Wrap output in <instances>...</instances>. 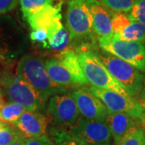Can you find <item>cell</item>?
I'll list each match as a JSON object with an SVG mask.
<instances>
[{"mask_svg": "<svg viewBox=\"0 0 145 145\" xmlns=\"http://www.w3.org/2000/svg\"><path fill=\"white\" fill-rule=\"evenodd\" d=\"M89 89L103 103L108 113H126L136 121L145 123V109L133 97L93 86Z\"/></svg>", "mask_w": 145, "mask_h": 145, "instance_id": "52a82bcc", "label": "cell"}, {"mask_svg": "<svg viewBox=\"0 0 145 145\" xmlns=\"http://www.w3.org/2000/svg\"><path fill=\"white\" fill-rule=\"evenodd\" d=\"M103 4L115 13L129 12L135 0H99Z\"/></svg>", "mask_w": 145, "mask_h": 145, "instance_id": "7402d4cb", "label": "cell"}, {"mask_svg": "<svg viewBox=\"0 0 145 145\" xmlns=\"http://www.w3.org/2000/svg\"><path fill=\"white\" fill-rule=\"evenodd\" d=\"M69 41V33L66 27L63 26L48 40V44L53 50L61 52L66 48Z\"/></svg>", "mask_w": 145, "mask_h": 145, "instance_id": "ffe728a7", "label": "cell"}, {"mask_svg": "<svg viewBox=\"0 0 145 145\" xmlns=\"http://www.w3.org/2000/svg\"><path fill=\"white\" fill-rule=\"evenodd\" d=\"M131 22L128 15L125 13H114L112 19L113 35H119Z\"/></svg>", "mask_w": 145, "mask_h": 145, "instance_id": "d4e9b609", "label": "cell"}, {"mask_svg": "<svg viewBox=\"0 0 145 145\" xmlns=\"http://www.w3.org/2000/svg\"><path fill=\"white\" fill-rule=\"evenodd\" d=\"M18 0H0V14L7 13L17 5Z\"/></svg>", "mask_w": 145, "mask_h": 145, "instance_id": "83f0119b", "label": "cell"}, {"mask_svg": "<svg viewBox=\"0 0 145 145\" xmlns=\"http://www.w3.org/2000/svg\"><path fill=\"white\" fill-rule=\"evenodd\" d=\"M48 114L57 127L72 131L82 119L78 106L71 94L52 96L48 105Z\"/></svg>", "mask_w": 145, "mask_h": 145, "instance_id": "8992f818", "label": "cell"}, {"mask_svg": "<svg viewBox=\"0 0 145 145\" xmlns=\"http://www.w3.org/2000/svg\"><path fill=\"white\" fill-rule=\"evenodd\" d=\"M19 136H22L16 127L7 123L0 127V145H9Z\"/></svg>", "mask_w": 145, "mask_h": 145, "instance_id": "603a6c76", "label": "cell"}, {"mask_svg": "<svg viewBox=\"0 0 145 145\" xmlns=\"http://www.w3.org/2000/svg\"><path fill=\"white\" fill-rule=\"evenodd\" d=\"M25 145H54V144L48 135H44L36 138L26 139Z\"/></svg>", "mask_w": 145, "mask_h": 145, "instance_id": "4316f807", "label": "cell"}, {"mask_svg": "<svg viewBox=\"0 0 145 145\" xmlns=\"http://www.w3.org/2000/svg\"><path fill=\"white\" fill-rule=\"evenodd\" d=\"M100 48L145 72V42L129 41L113 35L99 38Z\"/></svg>", "mask_w": 145, "mask_h": 145, "instance_id": "5b68a950", "label": "cell"}, {"mask_svg": "<svg viewBox=\"0 0 145 145\" xmlns=\"http://www.w3.org/2000/svg\"><path fill=\"white\" fill-rule=\"evenodd\" d=\"M116 36L124 40L145 42V25L132 21Z\"/></svg>", "mask_w": 145, "mask_h": 145, "instance_id": "ac0fdd59", "label": "cell"}, {"mask_svg": "<svg viewBox=\"0 0 145 145\" xmlns=\"http://www.w3.org/2000/svg\"><path fill=\"white\" fill-rule=\"evenodd\" d=\"M78 60L83 73L89 84L93 87L114 90L129 96L125 89L114 79L96 52L82 49L78 52Z\"/></svg>", "mask_w": 145, "mask_h": 145, "instance_id": "3957f363", "label": "cell"}, {"mask_svg": "<svg viewBox=\"0 0 145 145\" xmlns=\"http://www.w3.org/2000/svg\"><path fill=\"white\" fill-rule=\"evenodd\" d=\"M26 110L16 103L4 104L0 108V120L6 123H14Z\"/></svg>", "mask_w": 145, "mask_h": 145, "instance_id": "d6986e66", "label": "cell"}, {"mask_svg": "<svg viewBox=\"0 0 145 145\" xmlns=\"http://www.w3.org/2000/svg\"><path fill=\"white\" fill-rule=\"evenodd\" d=\"M0 85L12 103L20 104L27 111H40L44 108L46 101L17 75L3 72L0 77Z\"/></svg>", "mask_w": 145, "mask_h": 145, "instance_id": "277c9868", "label": "cell"}, {"mask_svg": "<svg viewBox=\"0 0 145 145\" xmlns=\"http://www.w3.org/2000/svg\"><path fill=\"white\" fill-rule=\"evenodd\" d=\"M106 122L115 144L137 128L136 120L126 113H108Z\"/></svg>", "mask_w": 145, "mask_h": 145, "instance_id": "5bb4252c", "label": "cell"}, {"mask_svg": "<svg viewBox=\"0 0 145 145\" xmlns=\"http://www.w3.org/2000/svg\"><path fill=\"white\" fill-rule=\"evenodd\" d=\"M30 38L31 40L38 43H45L48 40V34L44 30H34L31 31Z\"/></svg>", "mask_w": 145, "mask_h": 145, "instance_id": "f1b7e54d", "label": "cell"}, {"mask_svg": "<svg viewBox=\"0 0 145 145\" xmlns=\"http://www.w3.org/2000/svg\"><path fill=\"white\" fill-rule=\"evenodd\" d=\"M4 105V102H3V97H0V108Z\"/></svg>", "mask_w": 145, "mask_h": 145, "instance_id": "1f68e13d", "label": "cell"}, {"mask_svg": "<svg viewBox=\"0 0 145 145\" xmlns=\"http://www.w3.org/2000/svg\"><path fill=\"white\" fill-rule=\"evenodd\" d=\"M145 138V131L143 128H136L127 137L116 145H143Z\"/></svg>", "mask_w": 145, "mask_h": 145, "instance_id": "484cf974", "label": "cell"}, {"mask_svg": "<svg viewBox=\"0 0 145 145\" xmlns=\"http://www.w3.org/2000/svg\"><path fill=\"white\" fill-rule=\"evenodd\" d=\"M65 19L70 40L86 37L93 32L92 16L85 0H70Z\"/></svg>", "mask_w": 145, "mask_h": 145, "instance_id": "ba28073f", "label": "cell"}, {"mask_svg": "<svg viewBox=\"0 0 145 145\" xmlns=\"http://www.w3.org/2000/svg\"><path fill=\"white\" fill-rule=\"evenodd\" d=\"M88 145H111L112 135L106 121L82 117L78 126L70 131Z\"/></svg>", "mask_w": 145, "mask_h": 145, "instance_id": "9c48e42d", "label": "cell"}, {"mask_svg": "<svg viewBox=\"0 0 145 145\" xmlns=\"http://www.w3.org/2000/svg\"><path fill=\"white\" fill-rule=\"evenodd\" d=\"M128 16L131 21L145 25V0H135Z\"/></svg>", "mask_w": 145, "mask_h": 145, "instance_id": "cb8c5ba5", "label": "cell"}, {"mask_svg": "<svg viewBox=\"0 0 145 145\" xmlns=\"http://www.w3.org/2000/svg\"><path fill=\"white\" fill-rule=\"evenodd\" d=\"M3 94H2V91H1V89H0V97H2Z\"/></svg>", "mask_w": 145, "mask_h": 145, "instance_id": "836d02e7", "label": "cell"}, {"mask_svg": "<svg viewBox=\"0 0 145 145\" xmlns=\"http://www.w3.org/2000/svg\"><path fill=\"white\" fill-rule=\"evenodd\" d=\"M96 54L129 96L134 98L140 94L144 88V77L138 69L104 50Z\"/></svg>", "mask_w": 145, "mask_h": 145, "instance_id": "7a4b0ae2", "label": "cell"}, {"mask_svg": "<svg viewBox=\"0 0 145 145\" xmlns=\"http://www.w3.org/2000/svg\"><path fill=\"white\" fill-rule=\"evenodd\" d=\"M143 145H145V138H144V144Z\"/></svg>", "mask_w": 145, "mask_h": 145, "instance_id": "e575fe53", "label": "cell"}, {"mask_svg": "<svg viewBox=\"0 0 145 145\" xmlns=\"http://www.w3.org/2000/svg\"><path fill=\"white\" fill-rule=\"evenodd\" d=\"M83 118L92 120L106 121L107 109L87 87L78 89L71 93Z\"/></svg>", "mask_w": 145, "mask_h": 145, "instance_id": "30bf717a", "label": "cell"}, {"mask_svg": "<svg viewBox=\"0 0 145 145\" xmlns=\"http://www.w3.org/2000/svg\"><path fill=\"white\" fill-rule=\"evenodd\" d=\"M25 138L23 136H19L16 140H15L9 145H25Z\"/></svg>", "mask_w": 145, "mask_h": 145, "instance_id": "4dcf8cb0", "label": "cell"}, {"mask_svg": "<svg viewBox=\"0 0 145 145\" xmlns=\"http://www.w3.org/2000/svg\"><path fill=\"white\" fill-rule=\"evenodd\" d=\"M93 20V32L99 38L113 36L112 19L114 12L99 0H85Z\"/></svg>", "mask_w": 145, "mask_h": 145, "instance_id": "4fadbf2b", "label": "cell"}, {"mask_svg": "<svg viewBox=\"0 0 145 145\" xmlns=\"http://www.w3.org/2000/svg\"><path fill=\"white\" fill-rule=\"evenodd\" d=\"M5 124H7L6 123H4V122H3L2 120H0V127H2L3 126H4Z\"/></svg>", "mask_w": 145, "mask_h": 145, "instance_id": "d6a6232c", "label": "cell"}, {"mask_svg": "<svg viewBox=\"0 0 145 145\" xmlns=\"http://www.w3.org/2000/svg\"><path fill=\"white\" fill-rule=\"evenodd\" d=\"M16 75L27 83L47 100L52 96L65 93L66 88L53 82L47 72L43 57L37 54H26L20 59L16 68Z\"/></svg>", "mask_w": 145, "mask_h": 145, "instance_id": "6da1fadb", "label": "cell"}, {"mask_svg": "<svg viewBox=\"0 0 145 145\" xmlns=\"http://www.w3.org/2000/svg\"><path fill=\"white\" fill-rule=\"evenodd\" d=\"M44 65L48 76L53 82L65 87L78 86L71 73L57 57L46 59L44 61Z\"/></svg>", "mask_w": 145, "mask_h": 145, "instance_id": "2e32d148", "label": "cell"}, {"mask_svg": "<svg viewBox=\"0 0 145 145\" xmlns=\"http://www.w3.org/2000/svg\"><path fill=\"white\" fill-rule=\"evenodd\" d=\"M140 104L145 109V86L143 88L142 91L140 92V99L138 100Z\"/></svg>", "mask_w": 145, "mask_h": 145, "instance_id": "f546056e", "label": "cell"}, {"mask_svg": "<svg viewBox=\"0 0 145 145\" xmlns=\"http://www.w3.org/2000/svg\"><path fill=\"white\" fill-rule=\"evenodd\" d=\"M61 4L48 5L41 10L29 16L27 20L31 29L34 30H44L48 34V40L56 33L58 30L63 27L61 23Z\"/></svg>", "mask_w": 145, "mask_h": 145, "instance_id": "8fae6325", "label": "cell"}, {"mask_svg": "<svg viewBox=\"0 0 145 145\" xmlns=\"http://www.w3.org/2000/svg\"><path fill=\"white\" fill-rule=\"evenodd\" d=\"M49 133L54 145H88L70 131L57 127H52Z\"/></svg>", "mask_w": 145, "mask_h": 145, "instance_id": "e0dca14e", "label": "cell"}, {"mask_svg": "<svg viewBox=\"0 0 145 145\" xmlns=\"http://www.w3.org/2000/svg\"><path fill=\"white\" fill-rule=\"evenodd\" d=\"M21 10L24 17L27 19L29 16L41 10L48 5L54 4L55 0H20Z\"/></svg>", "mask_w": 145, "mask_h": 145, "instance_id": "44dd1931", "label": "cell"}, {"mask_svg": "<svg viewBox=\"0 0 145 145\" xmlns=\"http://www.w3.org/2000/svg\"><path fill=\"white\" fill-rule=\"evenodd\" d=\"M48 119L39 111L25 110L13 125L25 139L36 138L45 135Z\"/></svg>", "mask_w": 145, "mask_h": 145, "instance_id": "7c38bea8", "label": "cell"}, {"mask_svg": "<svg viewBox=\"0 0 145 145\" xmlns=\"http://www.w3.org/2000/svg\"><path fill=\"white\" fill-rule=\"evenodd\" d=\"M62 63L63 65L71 73L75 82L78 86L89 84L83 73L82 69L78 60V52L70 48H65L56 57Z\"/></svg>", "mask_w": 145, "mask_h": 145, "instance_id": "9a60e30c", "label": "cell"}]
</instances>
